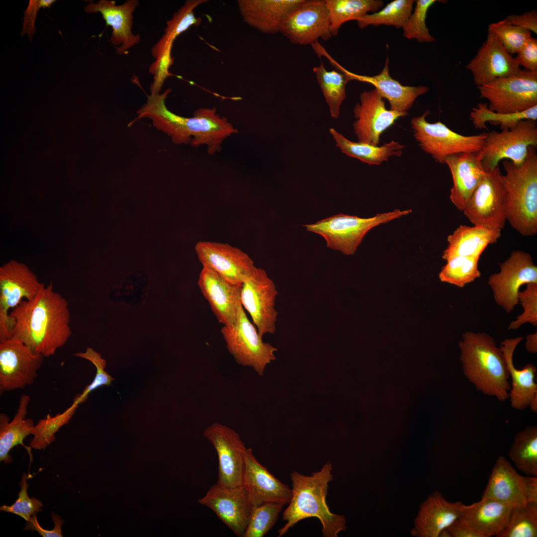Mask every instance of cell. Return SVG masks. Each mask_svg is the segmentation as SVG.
Returning <instances> with one entry per match:
<instances>
[{
    "mask_svg": "<svg viewBox=\"0 0 537 537\" xmlns=\"http://www.w3.org/2000/svg\"><path fill=\"white\" fill-rule=\"evenodd\" d=\"M9 317L11 337L45 357L54 355L72 335L68 302L52 283L32 299L22 300L10 310Z\"/></svg>",
    "mask_w": 537,
    "mask_h": 537,
    "instance_id": "cell-1",
    "label": "cell"
},
{
    "mask_svg": "<svg viewBox=\"0 0 537 537\" xmlns=\"http://www.w3.org/2000/svg\"><path fill=\"white\" fill-rule=\"evenodd\" d=\"M151 93L147 102L138 110L137 119H150L159 130L170 136L177 144L207 146L208 153L214 154L221 149L222 142L237 130L225 117L216 113L215 108L196 110L191 117H184L171 112L165 104L170 92Z\"/></svg>",
    "mask_w": 537,
    "mask_h": 537,
    "instance_id": "cell-2",
    "label": "cell"
},
{
    "mask_svg": "<svg viewBox=\"0 0 537 537\" xmlns=\"http://www.w3.org/2000/svg\"><path fill=\"white\" fill-rule=\"evenodd\" d=\"M332 469L331 463L327 462L319 471L310 475L297 471L291 473L292 496L282 514L286 523L278 530V537L286 534L300 521L312 517L320 521L325 537H337L341 532L346 530L345 516L332 513L326 502L329 483L333 479Z\"/></svg>",
    "mask_w": 537,
    "mask_h": 537,
    "instance_id": "cell-3",
    "label": "cell"
},
{
    "mask_svg": "<svg viewBox=\"0 0 537 537\" xmlns=\"http://www.w3.org/2000/svg\"><path fill=\"white\" fill-rule=\"evenodd\" d=\"M458 347L463 372L475 388L500 401L508 399L510 374L494 338L485 333L466 331Z\"/></svg>",
    "mask_w": 537,
    "mask_h": 537,
    "instance_id": "cell-4",
    "label": "cell"
},
{
    "mask_svg": "<svg viewBox=\"0 0 537 537\" xmlns=\"http://www.w3.org/2000/svg\"><path fill=\"white\" fill-rule=\"evenodd\" d=\"M505 172L502 181L506 194V217L520 234L531 236L537 233V154L530 147L524 163L517 165L504 160Z\"/></svg>",
    "mask_w": 537,
    "mask_h": 537,
    "instance_id": "cell-5",
    "label": "cell"
},
{
    "mask_svg": "<svg viewBox=\"0 0 537 537\" xmlns=\"http://www.w3.org/2000/svg\"><path fill=\"white\" fill-rule=\"evenodd\" d=\"M411 212V209H395L369 218L339 214L303 226L307 231L323 237L328 248L352 255L370 230Z\"/></svg>",
    "mask_w": 537,
    "mask_h": 537,
    "instance_id": "cell-6",
    "label": "cell"
},
{
    "mask_svg": "<svg viewBox=\"0 0 537 537\" xmlns=\"http://www.w3.org/2000/svg\"><path fill=\"white\" fill-rule=\"evenodd\" d=\"M429 114V110H427L422 115L413 117L411 124L420 147L436 162L443 163L444 159L450 155L479 152L482 150L487 133L464 136L452 131L441 121L428 122L426 117Z\"/></svg>",
    "mask_w": 537,
    "mask_h": 537,
    "instance_id": "cell-7",
    "label": "cell"
},
{
    "mask_svg": "<svg viewBox=\"0 0 537 537\" xmlns=\"http://www.w3.org/2000/svg\"><path fill=\"white\" fill-rule=\"evenodd\" d=\"M221 333L227 349L237 363L253 368L260 375H263L266 366L276 359L275 353L277 349L263 341L242 305L236 325L223 326Z\"/></svg>",
    "mask_w": 537,
    "mask_h": 537,
    "instance_id": "cell-8",
    "label": "cell"
},
{
    "mask_svg": "<svg viewBox=\"0 0 537 537\" xmlns=\"http://www.w3.org/2000/svg\"><path fill=\"white\" fill-rule=\"evenodd\" d=\"M477 87L480 97L488 100L493 111L516 113L537 105V71L521 70Z\"/></svg>",
    "mask_w": 537,
    "mask_h": 537,
    "instance_id": "cell-9",
    "label": "cell"
},
{
    "mask_svg": "<svg viewBox=\"0 0 537 537\" xmlns=\"http://www.w3.org/2000/svg\"><path fill=\"white\" fill-rule=\"evenodd\" d=\"M537 146V128L535 121L522 120L512 129L487 133L482 149L479 152L481 164L486 172L498 167L502 160L521 165L526 159L529 147Z\"/></svg>",
    "mask_w": 537,
    "mask_h": 537,
    "instance_id": "cell-10",
    "label": "cell"
},
{
    "mask_svg": "<svg viewBox=\"0 0 537 537\" xmlns=\"http://www.w3.org/2000/svg\"><path fill=\"white\" fill-rule=\"evenodd\" d=\"M45 284L24 264L10 260L0 268V341L11 337L10 310L34 298Z\"/></svg>",
    "mask_w": 537,
    "mask_h": 537,
    "instance_id": "cell-11",
    "label": "cell"
},
{
    "mask_svg": "<svg viewBox=\"0 0 537 537\" xmlns=\"http://www.w3.org/2000/svg\"><path fill=\"white\" fill-rule=\"evenodd\" d=\"M507 201L499 167L487 172L462 211L474 226L502 230L505 226Z\"/></svg>",
    "mask_w": 537,
    "mask_h": 537,
    "instance_id": "cell-12",
    "label": "cell"
},
{
    "mask_svg": "<svg viewBox=\"0 0 537 537\" xmlns=\"http://www.w3.org/2000/svg\"><path fill=\"white\" fill-rule=\"evenodd\" d=\"M276 285L264 269L257 268L242 284L241 302L249 313L262 337L276 331L278 312L275 300Z\"/></svg>",
    "mask_w": 537,
    "mask_h": 537,
    "instance_id": "cell-13",
    "label": "cell"
},
{
    "mask_svg": "<svg viewBox=\"0 0 537 537\" xmlns=\"http://www.w3.org/2000/svg\"><path fill=\"white\" fill-rule=\"evenodd\" d=\"M500 268V271L490 275L487 282L496 303L510 313L519 304L518 294L521 286L537 283V267L530 254L514 251Z\"/></svg>",
    "mask_w": 537,
    "mask_h": 537,
    "instance_id": "cell-14",
    "label": "cell"
},
{
    "mask_svg": "<svg viewBox=\"0 0 537 537\" xmlns=\"http://www.w3.org/2000/svg\"><path fill=\"white\" fill-rule=\"evenodd\" d=\"M44 358L14 337L0 341V394L33 384Z\"/></svg>",
    "mask_w": 537,
    "mask_h": 537,
    "instance_id": "cell-15",
    "label": "cell"
},
{
    "mask_svg": "<svg viewBox=\"0 0 537 537\" xmlns=\"http://www.w3.org/2000/svg\"><path fill=\"white\" fill-rule=\"evenodd\" d=\"M203 436L217 454V483L230 486L242 485L247 448L239 434L226 425L213 423L205 428Z\"/></svg>",
    "mask_w": 537,
    "mask_h": 537,
    "instance_id": "cell-16",
    "label": "cell"
},
{
    "mask_svg": "<svg viewBox=\"0 0 537 537\" xmlns=\"http://www.w3.org/2000/svg\"><path fill=\"white\" fill-rule=\"evenodd\" d=\"M198 502L213 511L236 536L243 537L254 506L243 485L230 486L216 483Z\"/></svg>",
    "mask_w": 537,
    "mask_h": 537,
    "instance_id": "cell-17",
    "label": "cell"
},
{
    "mask_svg": "<svg viewBox=\"0 0 537 537\" xmlns=\"http://www.w3.org/2000/svg\"><path fill=\"white\" fill-rule=\"evenodd\" d=\"M280 32L291 43L303 45L332 38L325 0H303L286 16Z\"/></svg>",
    "mask_w": 537,
    "mask_h": 537,
    "instance_id": "cell-18",
    "label": "cell"
},
{
    "mask_svg": "<svg viewBox=\"0 0 537 537\" xmlns=\"http://www.w3.org/2000/svg\"><path fill=\"white\" fill-rule=\"evenodd\" d=\"M353 124L358 142L378 146L381 134L399 117L408 113L387 109L384 98L376 89L360 94V102L354 108Z\"/></svg>",
    "mask_w": 537,
    "mask_h": 537,
    "instance_id": "cell-19",
    "label": "cell"
},
{
    "mask_svg": "<svg viewBox=\"0 0 537 537\" xmlns=\"http://www.w3.org/2000/svg\"><path fill=\"white\" fill-rule=\"evenodd\" d=\"M195 251L203 266L210 268L233 284H242L256 268L247 254L228 244L199 242Z\"/></svg>",
    "mask_w": 537,
    "mask_h": 537,
    "instance_id": "cell-20",
    "label": "cell"
},
{
    "mask_svg": "<svg viewBox=\"0 0 537 537\" xmlns=\"http://www.w3.org/2000/svg\"><path fill=\"white\" fill-rule=\"evenodd\" d=\"M197 284L218 322L223 326L236 325L242 305V284L229 282L205 266L200 271Z\"/></svg>",
    "mask_w": 537,
    "mask_h": 537,
    "instance_id": "cell-21",
    "label": "cell"
},
{
    "mask_svg": "<svg viewBox=\"0 0 537 537\" xmlns=\"http://www.w3.org/2000/svg\"><path fill=\"white\" fill-rule=\"evenodd\" d=\"M322 56L328 59L334 69L343 73L349 82L355 80L373 85L381 96L388 100L390 109L394 111L408 113V111L417 98L427 92L430 89L426 86H404L393 79L389 74L388 58L381 72L375 76H369L348 71L333 59L326 51L323 52Z\"/></svg>",
    "mask_w": 537,
    "mask_h": 537,
    "instance_id": "cell-22",
    "label": "cell"
},
{
    "mask_svg": "<svg viewBox=\"0 0 537 537\" xmlns=\"http://www.w3.org/2000/svg\"><path fill=\"white\" fill-rule=\"evenodd\" d=\"M466 67L477 87L512 76L521 70L497 37L488 31L485 41Z\"/></svg>",
    "mask_w": 537,
    "mask_h": 537,
    "instance_id": "cell-23",
    "label": "cell"
},
{
    "mask_svg": "<svg viewBox=\"0 0 537 537\" xmlns=\"http://www.w3.org/2000/svg\"><path fill=\"white\" fill-rule=\"evenodd\" d=\"M243 485L254 507L268 502L285 505L292 496L291 489L261 464L250 448H247L245 453Z\"/></svg>",
    "mask_w": 537,
    "mask_h": 537,
    "instance_id": "cell-24",
    "label": "cell"
},
{
    "mask_svg": "<svg viewBox=\"0 0 537 537\" xmlns=\"http://www.w3.org/2000/svg\"><path fill=\"white\" fill-rule=\"evenodd\" d=\"M138 4L137 0H128L120 5H116L113 0H100L96 3L90 2L85 10L101 14L106 25L112 27L110 41L116 47V53L123 55L140 41L139 34L132 32L133 13Z\"/></svg>",
    "mask_w": 537,
    "mask_h": 537,
    "instance_id": "cell-25",
    "label": "cell"
},
{
    "mask_svg": "<svg viewBox=\"0 0 537 537\" xmlns=\"http://www.w3.org/2000/svg\"><path fill=\"white\" fill-rule=\"evenodd\" d=\"M449 168L453 180L449 198L460 211L482 180L486 172L479 152L460 153L446 157L443 162Z\"/></svg>",
    "mask_w": 537,
    "mask_h": 537,
    "instance_id": "cell-26",
    "label": "cell"
},
{
    "mask_svg": "<svg viewBox=\"0 0 537 537\" xmlns=\"http://www.w3.org/2000/svg\"><path fill=\"white\" fill-rule=\"evenodd\" d=\"M464 504L460 501H447L439 491L430 495L422 503L411 530L416 537H439L461 514Z\"/></svg>",
    "mask_w": 537,
    "mask_h": 537,
    "instance_id": "cell-27",
    "label": "cell"
},
{
    "mask_svg": "<svg viewBox=\"0 0 537 537\" xmlns=\"http://www.w3.org/2000/svg\"><path fill=\"white\" fill-rule=\"evenodd\" d=\"M303 0H240L238 7L244 21L267 34L280 32L288 14Z\"/></svg>",
    "mask_w": 537,
    "mask_h": 537,
    "instance_id": "cell-28",
    "label": "cell"
},
{
    "mask_svg": "<svg viewBox=\"0 0 537 537\" xmlns=\"http://www.w3.org/2000/svg\"><path fill=\"white\" fill-rule=\"evenodd\" d=\"M515 506L481 499L470 505H465L459 519L483 537L496 536L507 525Z\"/></svg>",
    "mask_w": 537,
    "mask_h": 537,
    "instance_id": "cell-29",
    "label": "cell"
},
{
    "mask_svg": "<svg viewBox=\"0 0 537 537\" xmlns=\"http://www.w3.org/2000/svg\"><path fill=\"white\" fill-rule=\"evenodd\" d=\"M523 337L506 339L501 343L512 383L509 393L511 405L513 408L523 410L529 407L532 397L537 393L535 376L537 368L531 363L526 364L522 369H517L513 363V355Z\"/></svg>",
    "mask_w": 537,
    "mask_h": 537,
    "instance_id": "cell-30",
    "label": "cell"
},
{
    "mask_svg": "<svg viewBox=\"0 0 537 537\" xmlns=\"http://www.w3.org/2000/svg\"><path fill=\"white\" fill-rule=\"evenodd\" d=\"M482 499L515 505L526 504L524 476L518 474L504 456H499L492 468Z\"/></svg>",
    "mask_w": 537,
    "mask_h": 537,
    "instance_id": "cell-31",
    "label": "cell"
},
{
    "mask_svg": "<svg viewBox=\"0 0 537 537\" xmlns=\"http://www.w3.org/2000/svg\"><path fill=\"white\" fill-rule=\"evenodd\" d=\"M501 231L480 226L460 225L448 236V245L442 258L446 261L457 256L480 258L489 245L497 242Z\"/></svg>",
    "mask_w": 537,
    "mask_h": 537,
    "instance_id": "cell-32",
    "label": "cell"
},
{
    "mask_svg": "<svg viewBox=\"0 0 537 537\" xmlns=\"http://www.w3.org/2000/svg\"><path fill=\"white\" fill-rule=\"evenodd\" d=\"M30 400L27 395L21 396L16 413L11 421L6 414L0 415V461L5 463L12 462L9 452L13 447L21 445L29 448L23 444V440L32 435L35 425L31 419L26 418Z\"/></svg>",
    "mask_w": 537,
    "mask_h": 537,
    "instance_id": "cell-33",
    "label": "cell"
},
{
    "mask_svg": "<svg viewBox=\"0 0 537 537\" xmlns=\"http://www.w3.org/2000/svg\"><path fill=\"white\" fill-rule=\"evenodd\" d=\"M336 142V146L346 155L357 158L370 165H380L392 156H401L404 146L393 140L381 146H374L360 142H353L347 139L334 128L329 129Z\"/></svg>",
    "mask_w": 537,
    "mask_h": 537,
    "instance_id": "cell-34",
    "label": "cell"
},
{
    "mask_svg": "<svg viewBox=\"0 0 537 537\" xmlns=\"http://www.w3.org/2000/svg\"><path fill=\"white\" fill-rule=\"evenodd\" d=\"M205 0H187L175 13L172 19L167 21L165 33L153 46L151 52L155 60L162 58L170 59L171 50L175 39L182 32L199 21L195 17L193 9Z\"/></svg>",
    "mask_w": 537,
    "mask_h": 537,
    "instance_id": "cell-35",
    "label": "cell"
},
{
    "mask_svg": "<svg viewBox=\"0 0 537 537\" xmlns=\"http://www.w3.org/2000/svg\"><path fill=\"white\" fill-rule=\"evenodd\" d=\"M330 20V31L336 36L342 25L358 21L369 12H375L383 5L380 0H325Z\"/></svg>",
    "mask_w": 537,
    "mask_h": 537,
    "instance_id": "cell-36",
    "label": "cell"
},
{
    "mask_svg": "<svg viewBox=\"0 0 537 537\" xmlns=\"http://www.w3.org/2000/svg\"><path fill=\"white\" fill-rule=\"evenodd\" d=\"M516 467L526 475L537 476V427L529 426L516 435L508 453Z\"/></svg>",
    "mask_w": 537,
    "mask_h": 537,
    "instance_id": "cell-37",
    "label": "cell"
},
{
    "mask_svg": "<svg viewBox=\"0 0 537 537\" xmlns=\"http://www.w3.org/2000/svg\"><path fill=\"white\" fill-rule=\"evenodd\" d=\"M316 78L329 107L331 116L338 118L342 102L346 98V76L336 69L328 71L323 63L313 69Z\"/></svg>",
    "mask_w": 537,
    "mask_h": 537,
    "instance_id": "cell-38",
    "label": "cell"
},
{
    "mask_svg": "<svg viewBox=\"0 0 537 537\" xmlns=\"http://www.w3.org/2000/svg\"><path fill=\"white\" fill-rule=\"evenodd\" d=\"M470 119L476 129H487L486 123L499 126L502 130L514 128L522 120L537 119V105L525 111L512 113H501L489 109L487 104L478 103L472 108L470 113Z\"/></svg>",
    "mask_w": 537,
    "mask_h": 537,
    "instance_id": "cell-39",
    "label": "cell"
},
{
    "mask_svg": "<svg viewBox=\"0 0 537 537\" xmlns=\"http://www.w3.org/2000/svg\"><path fill=\"white\" fill-rule=\"evenodd\" d=\"M415 2L414 0H394L382 9L368 13L357 21L358 25L360 29L381 25L402 28L413 11Z\"/></svg>",
    "mask_w": 537,
    "mask_h": 537,
    "instance_id": "cell-40",
    "label": "cell"
},
{
    "mask_svg": "<svg viewBox=\"0 0 537 537\" xmlns=\"http://www.w3.org/2000/svg\"><path fill=\"white\" fill-rule=\"evenodd\" d=\"M80 404L76 395L72 405L63 412L54 416L48 414L45 418L39 420L33 429L30 448L41 450L51 444L55 439V434L69 423Z\"/></svg>",
    "mask_w": 537,
    "mask_h": 537,
    "instance_id": "cell-41",
    "label": "cell"
},
{
    "mask_svg": "<svg viewBox=\"0 0 537 537\" xmlns=\"http://www.w3.org/2000/svg\"><path fill=\"white\" fill-rule=\"evenodd\" d=\"M497 537H537V503L515 505L509 520Z\"/></svg>",
    "mask_w": 537,
    "mask_h": 537,
    "instance_id": "cell-42",
    "label": "cell"
},
{
    "mask_svg": "<svg viewBox=\"0 0 537 537\" xmlns=\"http://www.w3.org/2000/svg\"><path fill=\"white\" fill-rule=\"evenodd\" d=\"M480 258L457 256L447 261L439 274L442 282L462 288L479 277L481 273L478 268Z\"/></svg>",
    "mask_w": 537,
    "mask_h": 537,
    "instance_id": "cell-43",
    "label": "cell"
},
{
    "mask_svg": "<svg viewBox=\"0 0 537 537\" xmlns=\"http://www.w3.org/2000/svg\"><path fill=\"white\" fill-rule=\"evenodd\" d=\"M284 505L268 502L254 507L243 537H263L276 523Z\"/></svg>",
    "mask_w": 537,
    "mask_h": 537,
    "instance_id": "cell-44",
    "label": "cell"
},
{
    "mask_svg": "<svg viewBox=\"0 0 537 537\" xmlns=\"http://www.w3.org/2000/svg\"><path fill=\"white\" fill-rule=\"evenodd\" d=\"M436 0H417L408 19L403 27V36L408 39H416L419 42H434L436 39L430 33L426 19L429 8Z\"/></svg>",
    "mask_w": 537,
    "mask_h": 537,
    "instance_id": "cell-45",
    "label": "cell"
},
{
    "mask_svg": "<svg viewBox=\"0 0 537 537\" xmlns=\"http://www.w3.org/2000/svg\"><path fill=\"white\" fill-rule=\"evenodd\" d=\"M488 31L497 37L511 55L517 53L532 36L529 30L512 24L506 18L490 24Z\"/></svg>",
    "mask_w": 537,
    "mask_h": 537,
    "instance_id": "cell-46",
    "label": "cell"
},
{
    "mask_svg": "<svg viewBox=\"0 0 537 537\" xmlns=\"http://www.w3.org/2000/svg\"><path fill=\"white\" fill-rule=\"evenodd\" d=\"M28 474L23 473L20 482V490L18 494V498L11 505H3L0 510L8 513L18 515L24 519L26 522L34 515H37L42 511L43 505L41 501L35 498H30L27 493L28 484L27 479Z\"/></svg>",
    "mask_w": 537,
    "mask_h": 537,
    "instance_id": "cell-47",
    "label": "cell"
},
{
    "mask_svg": "<svg viewBox=\"0 0 537 537\" xmlns=\"http://www.w3.org/2000/svg\"><path fill=\"white\" fill-rule=\"evenodd\" d=\"M74 356L89 360L96 368V374L92 382L86 386L81 394L77 395L81 404L88 399L91 391L103 385H110L114 379L105 370V360L93 349L88 347L85 352L77 353Z\"/></svg>",
    "mask_w": 537,
    "mask_h": 537,
    "instance_id": "cell-48",
    "label": "cell"
},
{
    "mask_svg": "<svg viewBox=\"0 0 537 537\" xmlns=\"http://www.w3.org/2000/svg\"><path fill=\"white\" fill-rule=\"evenodd\" d=\"M518 299L523 308V312L516 320L512 321L508 330H516L525 323L537 326V283L527 284L526 288L518 294Z\"/></svg>",
    "mask_w": 537,
    "mask_h": 537,
    "instance_id": "cell-49",
    "label": "cell"
},
{
    "mask_svg": "<svg viewBox=\"0 0 537 537\" xmlns=\"http://www.w3.org/2000/svg\"><path fill=\"white\" fill-rule=\"evenodd\" d=\"M514 58L517 64L525 70L537 71V39L531 36Z\"/></svg>",
    "mask_w": 537,
    "mask_h": 537,
    "instance_id": "cell-50",
    "label": "cell"
},
{
    "mask_svg": "<svg viewBox=\"0 0 537 537\" xmlns=\"http://www.w3.org/2000/svg\"><path fill=\"white\" fill-rule=\"evenodd\" d=\"M53 0H30L24 11V22L21 35L25 33L31 39L35 33L34 22L39 10L41 8H48L54 3Z\"/></svg>",
    "mask_w": 537,
    "mask_h": 537,
    "instance_id": "cell-51",
    "label": "cell"
},
{
    "mask_svg": "<svg viewBox=\"0 0 537 537\" xmlns=\"http://www.w3.org/2000/svg\"><path fill=\"white\" fill-rule=\"evenodd\" d=\"M51 516L54 524V527L52 530H46L41 527L38 522L36 515L32 516L29 520L26 522V527L23 530L36 531L43 537H62V526L64 523V520L53 512L51 513Z\"/></svg>",
    "mask_w": 537,
    "mask_h": 537,
    "instance_id": "cell-52",
    "label": "cell"
},
{
    "mask_svg": "<svg viewBox=\"0 0 537 537\" xmlns=\"http://www.w3.org/2000/svg\"><path fill=\"white\" fill-rule=\"evenodd\" d=\"M512 24L537 34V11L532 10L521 14H511L506 18Z\"/></svg>",
    "mask_w": 537,
    "mask_h": 537,
    "instance_id": "cell-53",
    "label": "cell"
},
{
    "mask_svg": "<svg viewBox=\"0 0 537 537\" xmlns=\"http://www.w3.org/2000/svg\"><path fill=\"white\" fill-rule=\"evenodd\" d=\"M447 529L452 537H483L480 534L459 518L454 521Z\"/></svg>",
    "mask_w": 537,
    "mask_h": 537,
    "instance_id": "cell-54",
    "label": "cell"
},
{
    "mask_svg": "<svg viewBox=\"0 0 537 537\" xmlns=\"http://www.w3.org/2000/svg\"><path fill=\"white\" fill-rule=\"evenodd\" d=\"M524 494L527 503H537V477L524 476Z\"/></svg>",
    "mask_w": 537,
    "mask_h": 537,
    "instance_id": "cell-55",
    "label": "cell"
},
{
    "mask_svg": "<svg viewBox=\"0 0 537 537\" xmlns=\"http://www.w3.org/2000/svg\"><path fill=\"white\" fill-rule=\"evenodd\" d=\"M525 348L528 352L532 354L537 353V333L529 334L526 337Z\"/></svg>",
    "mask_w": 537,
    "mask_h": 537,
    "instance_id": "cell-56",
    "label": "cell"
},
{
    "mask_svg": "<svg viewBox=\"0 0 537 537\" xmlns=\"http://www.w3.org/2000/svg\"><path fill=\"white\" fill-rule=\"evenodd\" d=\"M529 407L531 411L535 413H537V393H536L531 399Z\"/></svg>",
    "mask_w": 537,
    "mask_h": 537,
    "instance_id": "cell-57",
    "label": "cell"
},
{
    "mask_svg": "<svg viewBox=\"0 0 537 537\" xmlns=\"http://www.w3.org/2000/svg\"><path fill=\"white\" fill-rule=\"evenodd\" d=\"M439 537H452V536H451V534L450 533V532L448 530V529L446 528V529H444L443 530H442L440 532Z\"/></svg>",
    "mask_w": 537,
    "mask_h": 537,
    "instance_id": "cell-58",
    "label": "cell"
}]
</instances>
